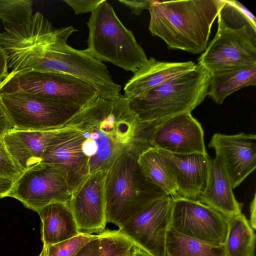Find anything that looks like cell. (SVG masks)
Listing matches in <instances>:
<instances>
[{"label": "cell", "mask_w": 256, "mask_h": 256, "mask_svg": "<svg viewBox=\"0 0 256 256\" xmlns=\"http://www.w3.org/2000/svg\"><path fill=\"white\" fill-rule=\"evenodd\" d=\"M16 167L4 145L2 138H0V178L16 180L22 174Z\"/></svg>", "instance_id": "f1b7e54d"}, {"label": "cell", "mask_w": 256, "mask_h": 256, "mask_svg": "<svg viewBox=\"0 0 256 256\" xmlns=\"http://www.w3.org/2000/svg\"><path fill=\"white\" fill-rule=\"evenodd\" d=\"M130 256H151L148 253L136 246Z\"/></svg>", "instance_id": "74e56055"}, {"label": "cell", "mask_w": 256, "mask_h": 256, "mask_svg": "<svg viewBox=\"0 0 256 256\" xmlns=\"http://www.w3.org/2000/svg\"><path fill=\"white\" fill-rule=\"evenodd\" d=\"M57 130L38 131L14 129L2 138L16 167L22 172L42 162L45 150Z\"/></svg>", "instance_id": "d6986e66"}, {"label": "cell", "mask_w": 256, "mask_h": 256, "mask_svg": "<svg viewBox=\"0 0 256 256\" xmlns=\"http://www.w3.org/2000/svg\"><path fill=\"white\" fill-rule=\"evenodd\" d=\"M212 73L202 65L171 78L141 96L128 100L142 122L160 121L191 112L208 96Z\"/></svg>", "instance_id": "5b68a950"}, {"label": "cell", "mask_w": 256, "mask_h": 256, "mask_svg": "<svg viewBox=\"0 0 256 256\" xmlns=\"http://www.w3.org/2000/svg\"><path fill=\"white\" fill-rule=\"evenodd\" d=\"M14 129V128L0 102V138Z\"/></svg>", "instance_id": "1f68e13d"}, {"label": "cell", "mask_w": 256, "mask_h": 256, "mask_svg": "<svg viewBox=\"0 0 256 256\" xmlns=\"http://www.w3.org/2000/svg\"><path fill=\"white\" fill-rule=\"evenodd\" d=\"M196 66L192 61L172 62L150 58L126 83L124 96L128 100L141 96L166 81L194 70Z\"/></svg>", "instance_id": "ac0fdd59"}, {"label": "cell", "mask_w": 256, "mask_h": 256, "mask_svg": "<svg viewBox=\"0 0 256 256\" xmlns=\"http://www.w3.org/2000/svg\"><path fill=\"white\" fill-rule=\"evenodd\" d=\"M208 146L228 176L232 188L238 186L256 168V136L214 134Z\"/></svg>", "instance_id": "2e32d148"}, {"label": "cell", "mask_w": 256, "mask_h": 256, "mask_svg": "<svg viewBox=\"0 0 256 256\" xmlns=\"http://www.w3.org/2000/svg\"><path fill=\"white\" fill-rule=\"evenodd\" d=\"M230 0L232 4L245 16L254 26H256V19L255 16L245 6L238 0Z\"/></svg>", "instance_id": "836d02e7"}, {"label": "cell", "mask_w": 256, "mask_h": 256, "mask_svg": "<svg viewBox=\"0 0 256 256\" xmlns=\"http://www.w3.org/2000/svg\"><path fill=\"white\" fill-rule=\"evenodd\" d=\"M8 196L19 200L27 208L37 212L52 203L68 202L72 193L62 172L41 162L22 172Z\"/></svg>", "instance_id": "30bf717a"}, {"label": "cell", "mask_w": 256, "mask_h": 256, "mask_svg": "<svg viewBox=\"0 0 256 256\" xmlns=\"http://www.w3.org/2000/svg\"><path fill=\"white\" fill-rule=\"evenodd\" d=\"M36 212L42 222V240L46 246L71 238L80 232L68 202L52 203Z\"/></svg>", "instance_id": "44dd1931"}, {"label": "cell", "mask_w": 256, "mask_h": 256, "mask_svg": "<svg viewBox=\"0 0 256 256\" xmlns=\"http://www.w3.org/2000/svg\"><path fill=\"white\" fill-rule=\"evenodd\" d=\"M172 201L170 196L154 201L118 230L151 256H166Z\"/></svg>", "instance_id": "7c38bea8"}, {"label": "cell", "mask_w": 256, "mask_h": 256, "mask_svg": "<svg viewBox=\"0 0 256 256\" xmlns=\"http://www.w3.org/2000/svg\"><path fill=\"white\" fill-rule=\"evenodd\" d=\"M63 126L80 134L82 150L88 158L91 174L108 172L126 154L138 158L152 148L149 140L154 122H140L128 99L120 94L115 100L98 96Z\"/></svg>", "instance_id": "7a4b0ae2"}, {"label": "cell", "mask_w": 256, "mask_h": 256, "mask_svg": "<svg viewBox=\"0 0 256 256\" xmlns=\"http://www.w3.org/2000/svg\"><path fill=\"white\" fill-rule=\"evenodd\" d=\"M228 224V217L198 200L173 198L170 228L180 234L223 245Z\"/></svg>", "instance_id": "8fae6325"}, {"label": "cell", "mask_w": 256, "mask_h": 256, "mask_svg": "<svg viewBox=\"0 0 256 256\" xmlns=\"http://www.w3.org/2000/svg\"><path fill=\"white\" fill-rule=\"evenodd\" d=\"M217 17V32L198 64L211 73L256 64V26L230 0H224Z\"/></svg>", "instance_id": "8992f818"}, {"label": "cell", "mask_w": 256, "mask_h": 256, "mask_svg": "<svg viewBox=\"0 0 256 256\" xmlns=\"http://www.w3.org/2000/svg\"><path fill=\"white\" fill-rule=\"evenodd\" d=\"M166 256H226L224 244L218 245L180 234L170 228Z\"/></svg>", "instance_id": "cb8c5ba5"}, {"label": "cell", "mask_w": 256, "mask_h": 256, "mask_svg": "<svg viewBox=\"0 0 256 256\" xmlns=\"http://www.w3.org/2000/svg\"><path fill=\"white\" fill-rule=\"evenodd\" d=\"M99 245L100 240L98 238L88 244L76 256H98Z\"/></svg>", "instance_id": "d6a6232c"}, {"label": "cell", "mask_w": 256, "mask_h": 256, "mask_svg": "<svg viewBox=\"0 0 256 256\" xmlns=\"http://www.w3.org/2000/svg\"><path fill=\"white\" fill-rule=\"evenodd\" d=\"M77 30L72 26L56 28L40 12L31 22L0 33V48L12 71L34 70L68 74L96 90L98 97L115 100L121 86L112 79L106 66L86 49H75L67 44Z\"/></svg>", "instance_id": "6da1fadb"}, {"label": "cell", "mask_w": 256, "mask_h": 256, "mask_svg": "<svg viewBox=\"0 0 256 256\" xmlns=\"http://www.w3.org/2000/svg\"><path fill=\"white\" fill-rule=\"evenodd\" d=\"M256 84V64L219 70L212 73L208 96L221 104L232 94Z\"/></svg>", "instance_id": "7402d4cb"}, {"label": "cell", "mask_w": 256, "mask_h": 256, "mask_svg": "<svg viewBox=\"0 0 256 256\" xmlns=\"http://www.w3.org/2000/svg\"><path fill=\"white\" fill-rule=\"evenodd\" d=\"M230 180L218 159L210 158L206 188L197 200L227 217L242 214V204L237 201Z\"/></svg>", "instance_id": "ffe728a7"}, {"label": "cell", "mask_w": 256, "mask_h": 256, "mask_svg": "<svg viewBox=\"0 0 256 256\" xmlns=\"http://www.w3.org/2000/svg\"><path fill=\"white\" fill-rule=\"evenodd\" d=\"M0 102L14 129L44 131L57 130L82 108L29 93L0 96Z\"/></svg>", "instance_id": "9c48e42d"}, {"label": "cell", "mask_w": 256, "mask_h": 256, "mask_svg": "<svg viewBox=\"0 0 256 256\" xmlns=\"http://www.w3.org/2000/svg\"><path fill=\"white\" fill-rule=\"evenodd\" d=\"M86 24V50L96 60L134 73L148 61L132 32L124 26L107 0H103L91 13Z\"/></svg>", "instance_id": "52a82bcc"}, {"label": "cell", "mask_w": 256, "mask_h": 256, "mask_svg": "<svg viewBox=\"0 0 256 256\" xmlns=\"http://www.w3.org/2000/svg\"><path fill=\"white\" fill-rule=\"evenodd\" d=\"M98 256H130L136 246L119 230L100 233Z\"/></svg>", "instance_id": "4316f807"}, {"label": "cell", "mask_w": 256, "mask_h": 256, "mask_svg": "<svg viewBox=\"0 0 256 256\" xmlns=\"http://www.w3.org/2000/svg\"><path fill=\"white\" fill-rule=\"evenodd\" d=\"M104 194L107 222L119 229L150 203L168 196L144 175L138 158L130 153L107 172Z\"/></svg>", "instance_id": "277c9868"}, {"label": "cell", "mask_w": 256, "mask_h": 256, "mask_svg": "<svg viewBox=\"0 0 256 256\" xmlns=\"http://www.w3.org/2000/svg\"><path fill=\"white\" fill-rule=\"evenodd\" d=\"M38 256H47V246L46 245H43L42 250Z\"/></svg>", "instance_id": "f35d334b"}, {"label": "cell", "mask_w": 256, "mask_h": 256, "mask_svg": "<svg viewBox=\"0 0 256 256\" xmlns=\"http://www.w3.org/2000/svg\"><path fill=\"white\" fill-rule=\"evenodd\" d=\"M41 162L62 172L72 195L90 176L88 160L82 150L80 134L64 126L58 129L49 142Z\"/></svg>", "instance_id": "4fadbf2b"}, {"label": "cell", "mask_w": 256, "mask_h": 256, "mask_svg": "<svg viewBox=\"0 0 256 256\" xmlns=\"http://www.w3.org/2000/svg\"><path fill=\"white\" fill-rule=\"evenodd\" d=\"M99 238V234L80 232L76 236L47 246V256H76L90 242Z\"/></svg>", "instance_id": "83f0119b"}, {"label": "cell", "mask_w": 256, "mask_h": 256, "mask_svg": "<svg viewBox=\"0 0 256 256\" xmlns=\"http://www.w3.org/2000/svg\"><path fill=\"white\" fill-rule=\"evenodd\" d=\"M228 230L224 244L226 256H254L256 235L242 214L228 218Z\"/></svg>", "instance_id": "603a6c76"}, {"label": "cell", "mask_w": 256, "mask_h": 256, "mask_svg": "<svg viewBox=\"0 0 256 256\" xmlns=\"http://www.w3.org/2000/svg\"><path fill=\"white\" fill-rule=\"evenodd\" d=\"M223 4L224 0H153L148 30L169 48L202 53Z\"/></svg>", "instance_id": "3957f363"}, {"label": "cell", "mask_w": 256, "mask_h": 256, "mask_svg": "<svg viewBox=\"0 0 256 256\" xmlns=\"http://www.w3.org/2000/svg\"><path fill=\"white\" fill-rule=\"evenodd\" d=\"M138 160L144 175L153 184L172 198L180 196L167 165L156 149L150 148L144 151Z\"/></svg>", "instance_id": "d4e9b609"}, {"label": "cell", "mask_w": 256, "mask_h": 256, "mask_svg": "<svg viewBox=\"0 0 256 256\" xmlns=\"http://www.w3.org/2000/svg\"><path fill=\"white\" fill-rule=\"evenodd\" d=\"M152 148L174 154H207L200 124L191 112L157 121L150 138Z\"/></svg>", "instance_id": "5bb4252c"}, {"label": "cell", "mask_w": 256, "mask_h": 256, "mask_svg": "<svg viewBox=\"0 0 256 256\" xmlns=\"http://www.w3.org/2000/svg\"><path fill=\"white\" fill-rule=\"evenodd\" d=\"M7 58L4 52L0 48V84L8 74Z\"/></svg>", "instance_id": "e575fe53"}, {"label": "cell", "mask_w": 256, "mask_h": 256, "mask_svg": "<svg viewBox=\"0 0 256 256\" xmlns=\"http://www.w3.org/2000/svg\"><path fill=\"white\" fill-rule=\"evenodd\" d=\"M14 182L12 180L0 178V198L8 196Z\"/></svg>", "instance_id": "d590c367"}, {"label": "cell", "mask_w": 256, "mask_h": 256, "mask_svg": "<svg viewBox=\"0 0 256 256\" xmlns=\"http://www.w3.org/2000/svg\"><path fill=\"white\" fill-rule=\"evenodd\" d=\"M119 2L131 9L132 12L140 15L144 10H149L153 0H120Z\"/></svg>", "instance_id": "4dcf8cb0"}, {"label": "cell", "mask_w": 256, "mask_h": 256, "mask_svg": "<svg viewBox=\"0 0 256 256\" xmlns=\"http://www.w3.org/2000/svg\"><path fill=\"white\" fill-rule=\"evenodd\" d=\"M32 4V0H0V19L6 31L31 22Z\"/></svg>", "instance_id": "484cf974"}, {"label": "cell", "mask_w": 256, "mask_h": 256, "mask_svg": "<svg viewBox=\"0 0 256 256\" xmlns=\"http://www.w3.org/2000/svg\"><path fill=\"white\" fill-rule=\"evenodd\" d=\"M156 150L172 175L178 194L197 200L206 184L210 160L208 154H174Z\"/></svg>", "instance_id": "e0dca14e"}, {"label": "cell", "mask_w": 256, "mask_h": 256, "mask_svg": "<svg viewBox=\"0 0 256 256\" xmlns=\"http://www.w3.org/2000/svg\"><path fill=\"white\" fill-rule=\"evenodd\" d=\"M19 92L40 95L81 108L98 96L96 89L76 77L34 70L11 71L0 84V96Z\"/></svg>", "instance_id": "ba28073f"}, {"label": "cell", "mask_w": 256, "mask_h": 256, "mask_svg": "<svg viewBox=\"0 0 256 256\" xmlns=\"http://www.w3.org/2000/svg\"><path fill=\"white\" fill-rule=\"evenodd\" d=\"M64 2L70 6L76 14L94 12L103 0H64Z\"/></svg>", "instance_id": "f546056e"}, {"label": "cell", "mask_w": 256, "mask_h": 256, "mask_svg": "<svg viewBox=\"0 0 256 256\" xmlns=\"http://www.w3.org/2000/svg\"><path fill=\"white\" fill-rule=\"evenodd\" d=\"M106 173L98 171L90 174L72 194L68 204L80 232L98 234L106 230Z\"/></svg>", "instance_id": "9a60e30c"}, {"label": "cell", "mask_w": 256, "mask_h": 256, "mask_svg": "<svg viewBox=\"0 0 256 256\" xmlns=\"http://www.w3.org/2000/svg\"><path fill=\"white\" fill-rule=\"evenodd\" d=\"M250 226L254 230L256 228V194H254V198L250 204V219L248 221Z\"/></svg>", "instance_id": "8d00e7d4"}]
</instances>
